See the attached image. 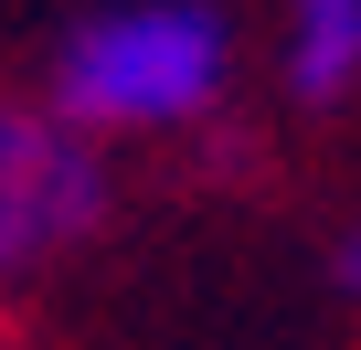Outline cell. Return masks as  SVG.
<instances>
[{"mask_svg": "<svg viewBox=\"0 0 361 350\" xmlns=\"http://www.w3.org/2000/svg\"><path fill=\"white\" fill-rule=\"evenodd\" d=\"M224 85V22L202 0H138V11H96L54 54V106L75 127H180Z\"/></svg>", "mask_w": 361, "mask_h": 350, "instance_id": "obj_1", "label": "cell"}, {"mask_svg": "<svg viewBox=\"0 0 361 350\" xmlns=\"http://www.w3.org/2000/svg\"><path fill=\"white\" fill-rule=\"evenodd\" d=\"M96 223V159L64 106H0V255H43Z\"/></svg>", "mask_w": 361, "mask_h": 350, "instance_id": "obj_2", "label": "cell"}, {"mask_svg": "<svg viewBox=\"0 0 361 350\" xmlns=\"http://www.w3.org/2000/svg\"><path fill=\"white\" fill-rule=\"evenodd\" d=\"M361 75V0H287V85L340 96Z\"/></svg>", "mask_w": 361, "mask_h": 350, "instance_id": "obj_3", "label": "cell"}, {"mask_svg": "<svg viewBox=\"0 0 361 350\" xmlns=\"http://www.w3.org/2000/svg\"><path fill=\"white\" fill-rule=\"evenodd\" d=\"M340 287H350V297H361V234H350V244H340Z\"/></svg>", "mask_w": 361, "mask_h": 350, "instance_id": "obj_4", "label": "cell"}, {"mask_svg": "<svg viewBox=\"0 0 361 350\" xmlns=\"http://www.w3.org/2000/svg\"><path fill=\"white\" fill-rule=\"evenodd\" d=\"M0 265H11V255H0Z\"/></svg>", "mask_w": 361, "mask_h": 350, "instance_id": "obj_5", "label": "cell"}]
</instances>
